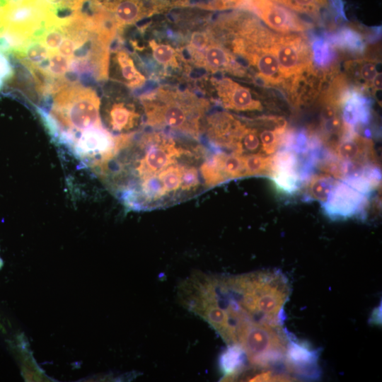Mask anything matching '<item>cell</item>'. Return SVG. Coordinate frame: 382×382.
Wrapping results in <instances>:
<instances>
[{
    "label": "cell",
    "instance_id": "obj_13",
    "mask_svg": "<svg viewBox=\"0 0 382 382\" xmlns=\"http://www.w3.org/2000/svg\"><path fill=\"white\" fill-rule=\"evenodd\" d=\"M139 118V115L134 107L125 103H114L106 114V121L110 129L120 134L119 136L123 135V133L126 135L127 132L134 127Z\"/></svg>",
    "mask_w": 382,
    "mask_h": 382
},
{
    "label": "cell",
    "instance_id": "obj_3",
    "mask_svg": "<svg viewBox=\"0 0 382 382\" xmlns=\"http://www.w3.org/2000/svg\"><path fill=\"white\" fill-rule=\"evenodd\" d=\"M146 122L156 129H169L197 139L208 108L207 102L178 91L158 89L141 97Z\"/></svg>",
    "mask_w": 382,
    "mask_h": 382
},
{
    "label": "cell",
    "instance_id": "obj_2",
    "mask_svg": "<svg viewBox=\"0 0 382 382\" xmlns=\"http://www.w3.org/2000/svg\"><path fill=\"white\" fill-rule=\"evenodd\" d=\"M290 294L277 270L241 275L192 273L180 284L183 306L202 318L228 345L241 346L255 331L282 326Z\"/></svg>",
    "mask_w": 382,
    "mask_h": 382
},
{
    "label": "cell",
    "instance_id": "obj_22",
    "mask_svg": "<svg viewBox=\"0 0 382 382\" xmlns=\"http://www.w3.org/2000/svg\"><path fill=\"white\" fill-rule=\"evenodd\" d=\"M377 311H374L373 312V315L371 316V319H373L374 323H379V313L381 312V306L377 308Z\"/></svg>",
    "mask_w": 382,
    "mask_h": 382
},
{
    "label": "cell",
    "instance_id": "obj_19",
    "mask_svg": "<svg viewBox=\"0 0 382 382\" xmlns=\"http://www.w3.org/2000/svg\"><path fill=\"white\" fill-rule=\"evenodd\" d=\"M152 54L156 61L165 66H174L177 64L174 49L166 44L156 42L152 40L149 42Z\"/></svg>",
    "mask_w": 382,
    "mask_h": 382
},
{
    "label": "cell",
    "instance_id": "obj_18",
    "mask_svg": "<svg viewBox=\"0 0 382 382\" xmlns=\"http://www.w3.org/2000/svg\"><path fill=\"white\" fill-rule=\"evenodd\" d=\"M327 3V0H284L281 5L299 13L315 14Z\"/></svg>",
    "mask_w": 382,
    "mask_h": 382
},
{
    "label": "cell",
    "instance_id": "obj_8",
    "mask_svg": "<svg viewBox=\"0 0 382 382\" xmlns=\"http://www.w3.org/2000/svg\"><path fill=\"white\" fill-rule=\"evenodd\" d=\"M221 105L226 109L240 111H260V100L251 91L229 78L212 79Z\"/></svg>",
    "mask_w": 382,
    "mask_h": 382
},
{
    "label": "cell",
    "instance_id": "obj_17",
    "mask_svg": "<svg viewBox=\"0 0 382 382\" xmlns=\"http://www.w3.org/2000/svg\"><path fill=\"white\" fill-rule=\"evenodd\" d=\"M242 156V155H241ZM245 177L269 175L273 167V155L261 154L242 156Z\"/></svg>",
    "mask_w": 382,
    "mask_h": 382
},
{
    "label": "cell",
    "instance_id": "obj_15",
    "mask_svg": "<svg viewBox=\"0 0 382 382\" xmlns=\"http://www.w3.org/2000/svg\"><path fill=\"white\" fill-rule=\"evenodd\" d=\"M337 182L334 177L327 173L312 175L306 185L305 200L324 203Z\"/></svg>",
    "mask_w": 382,
    "mask_h": 382
},
{
    "label": "cell",
    "instance_id": "obj_6",
    "mask_svg": "<svg viewBox=\"0 0 382 382\" xmlns=\"http://www.w3.org/2000/svg\"><path fill=\"white\" fill-rule=\"evenodd\" d=\"M248 6L267 25L283 34L302 32L306 23L290 9L272 0H246Z\"/></svg>",
    "mask_w": 382,
    "mask_h": 382
},
{
    "label": "cell",
    "instance_id": "obj_5",
    "mask_svg": "<svg viewBox=\"0 0 382 382\" xmlns=\"http://www.w3.org/2000/svg\"><path fill=\"white\" fill-rule=\"evenodd\" d=\"M270 50L276 57L285 79H299L311 71V51L305 40L296 34H274Z\"/></svg>",
    "mask_w": 382,
    "mask_h": 382
},
{
    "label": "cell",
    "instance_id": "obj_1",
    "mask_svg": "<svg viewBox=\"0 0 382 382\" xmlns=\"http://www.w3.org/2000/svg\"><path fill=\"white\" fill-rule=\"evenodd\" d=\"M214 151L162 132L132 135L98 173L127 208H164L208 189L203 170Z\"/></svg>",
    "mask_w": 382,
    "mask_h": 382
},
{
    "label": "cell",
    "instance_id": "obj_12",
    "mask_svg": "<svg viewBox=\"0 0 382 382\" xmlns=\"http://www.w3.org/2000/svg\"><path fill=\"white\" fill-rule=\"evenodd\" d=\"M270 42L253 47L245 59L265 83L277 85L284 82V79L278 62L270 50Z\"/></svg>",
    "mask_w": 382,
    "mask_h": 382
},
{
    "label": "cell",
    "instance_id": "obj_11",
    "mask_svg": "<svg viewBox=\"0 0 382 382\" xmlns=\"http://www.w3.org/2000/svg\"><path fill=\"white\" fill-rule=\"evenodd\" d=\"M195 57L212 71H226L239 74L241 69L232 54L217 42H206L193 46Z\"/></svg>",
    "mask_w": 382,
    "mask_h": 382
},
{
    "label": "cell",
    "instance_id": "obj_7",
    "mask_svg": "<svg viewBox=\"0 0 382 382\" xmlns=\"http://www.w3.org/2000/svg\"><path fill=\"white\" fill-rule=\"evenodd\" d=\"M270 177L278 191L286 195L294 194L303 181L299 156L288 148L277 151L273 155Z\"/></svg>",
    "mask_w": 382,
    "mask_h": 382
},
{
    "label": "cell",
    "instance_id": "obj_4",
    "mask_svg": "<svg viewBox=\"0 0 382 382\" xmlns=\"http://www.w3.org/2000/svg\"><path fill=\"white\" fill-rule=\"evenodd\" d=\"M380 181L379 168L373 165L365 166L360 171L337 180L322 204L323 212L333 220L360 214Z\"/></svg>",
    "mask_w": 382,
    "mask_h": 382
},
{
    "label": "cell",
    "instance_id": "obj_14",
    "mask_svg": "<svg viewBox=\"0 0 382 382\" xmlns=\"http://www.w3.org/2000/svg\"><path fill=\"white\" fill-rule=\"evenodd\" d=\"M246 361L245 354L239 346L228 345L219 358V366L224 374L223 378L225 381L238 378L245 371Z\"/></svg>",
    "mask_w": 382,
    "mask_h": 382
},
{
    "label": "cell",
    "instance_id": "obj_9",
    "mask_svg": "<svg viewBox=\"0 0 382 382\" xmlns=\"http://www.w3.org/2000/svg\"><path fill=\"white\" fill-rule=\"evenodd\" d=\"M318 357L319 351L289 336L284 360L290 373L303 378L316 379L320 374Z\"/></svg>",
    "mask_w": 382,
    "mask_h": 382
},
{
    "label": "cell",
    "instance_id": "obj_16",
    "mask_svg": "<svg viewBox=\"0 0 382 382\" xmlns=\"http://www.w3.org/2000/svg\"><path fill=\"white\" fill-rule=\"evenodd\" d=\"M115 60L123 82L128 86L135 88L144 83L145 78L137 69L129 54L119 51L115 54Z\"/></svg>",
    "mask_w": 382,
    "mask_h": 382
},
{
    "label": "cell",
    "instance_id": "obj_10",
    "mask_svg": "<svg viewBox=\"0 0 382 382\" xmlns=\"http://www.w3.org/2000/svg\"><path fill=\"white\" fill-rule=\"evenodd\" d=\"M330 149L336 158L345 162L365 166L375 160L372 140L353 130L347 132Z\"/></svg>",
    "mask_w": 382,
    "mask_h": 382
},
{
    "label": "cell",
    "instance_id": "obj_23",
    "mask_svg": "<svg viewBox=\"0 0 382 382\" xmlns=\"http://www.w3.org/2000/svg\"><path fill=\"white\" fill-rule=\"evenodd\" d=\"M3 266V260L0 257V269Z\"/></svg>",
    "mask_w": 382,
    "mask_h": 382
},
{
    "label": "cell",
    "instance_id": "obj_21",
    "mask_svg": "<svg viewBox=\"0 0 382 382\" xmlns=\"http://www.w3.org/2000/svg\"><path fill=\"white\" fill-rule=\"evenodd\" d=\"M371 87L375 91L381 90V73L378 72L372 81Z\"/></svg>",
    "mask_w": 382,
    "mask_h": 382
},
{
    "label": "cell",
    "instance_id": "obj_20",
    "mask_svg": "<svg viewBox=\"0 0 382 382\" xmlns=\"http://www.w3.org/2000/svg\"><path fill=\"white\" fill-rule=\"evenodd\" d=\"M357 74L365 86H371L372 81L378 74L376 64L371 61L359 63Z\"/></svg>",
    "mask_w": 382,
    "mask_h": 382
}]
</instances>
